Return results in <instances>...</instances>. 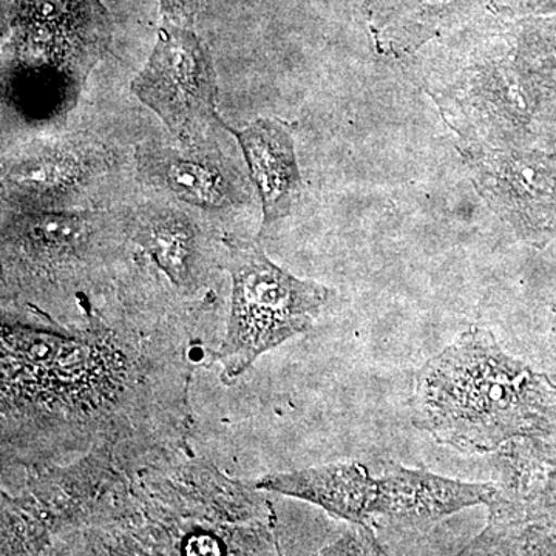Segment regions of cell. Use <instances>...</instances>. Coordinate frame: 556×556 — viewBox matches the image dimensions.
Returning a JSON list of instances; mask_svg holds the SVG:
<instances>
[{
  "label": "cell",
  "instance_id": "e0dca14e",
  "mask_svg": "<svg viewBox=\"0 0 556 556\" xmlns=\"http://www.w3.org/2000/svg\"><path fill=\"white\" fill-rule=\"evenodd\" d=\"M325 555H387L386 547L376 536L372 525H356L350 527L331 546L324 548Z\"/></svg>",
  "mask_w": 556,
  "mask_h": 556
},
{
  "label": "cell",
  "instance_id": "6da1fadb",
  "mask_svg": "<svg viewBox=\"0 0 556 556\" xmlns=\"http://www.w3.org/2000/svg\"><path fill=\"white\" fill-rule=\"evenodd\" d=\"M89 316L90 328L70 338L61 332L2 321V445L51 430L56 438L80 428V442L112 441L124 402L141 390L142 356L129 336ZM108 450V445H105Z\"/></svg>",
  "mask_w": 556,
  "mask_h": 556
},
{
  "label": "cell",
  "instance_id": "9c48e42d",
  "mask_svg": "<svg viewBox=\"0 0 556 556\" xmlns=\"http://www.w3.org/2000/svg\"><path fill=\"white\" fill-rule=\"evenodd\" d=\"M459 150L479 195L518 237L541 243L555 236V150Z\"/></svg>",
  "mask_w": 556,
  "mask_h": 556
},
{
  "label": "cell",
  "instance_id": "d6986e66",
  "mask_svg": "<svg viewBox=\"0 0 556 556\" xmlns=\"http://www.w3.org/2000/svg\"><path fill=\"white\" fill-rule=\"evenodd\" d=\"M504 9L526 17H556V0H507Z\"/></svg>",
  "mask_w": 556,
  "mask_h": 556
},
{
  "label": "cell",
  "instance_id": "3957f363",
  "mask_svg": "<svg viewBox=\"0 0 556 556\" xmlns=\"http://www.w3.org/2000/svg\"><path fill=\"white\" fill-rule=\"evenodd\" d=\"M544 388L492 332H463L419 369L413 424L460 452H496L535 430Z\"/></svg>",
  "mask_w": 556,
  "mask_h": 556
},
{
  "label": "cell",
  "instance_id": "4fadbf2b",
  "mask_svg": "<svg viewBox=\"0 0 556 556\" xmlns=\"http://www.w3.org/2000/svg\"><path fill=\"white\" fill-rule=\"evenodd\" d=\"M255 489L314 504L348 525H372L378 501V477L361 463L281 471L260 478Z\"/></svg>",
  "mask_w": 556,
  "mask_h": 556
},
{
  "label": "cell",
  "instance_id": "ffe728a7",
  "mask_svg": "<svg viewBox=\"0 0 556 556\" xmlns=\"http://www.w3.org/2000/svg\"><path fill=\"white\" fill-rule=\"evenodd\" d=\"M554 150H555V152H556V141H555Z\"/></svg>",
  "mask_w": 556,
  "mask_h": 556
},
{
  "label": "cell",
  "instance_id": "2e32d148",
  "mask_svg": "<svg viewBox=\"0 0 556 556\" xmlns=\"http://www.w3.org/2000/svg\"><path fill=\"white\" fill-rule=\"evenodd\" d=\"M511 27L519 58L556 100V17H525Z\"/></svg>",
  "mask_w": 556,
  "mask_h": 556
},
{
  "label": "cell",
  "instance_id": "8992f818",
  "mask_svg": "<svg viewBox=\"0 0 556 556\" xmlns=\"http://www.w3.org/2000/svg\"><path fill=\"white\" fill-rule=\"evenodd\" d=\"M232 280L225 338L218 348L222 379L233 383L260 356L313 327L329 289L280 268L251 241L223 239Z\"/></svg>",
  "mask_w": 556,
  "mask_h": 556
},
{
  "label": "cell",
  "instance_id": "5bb4252c",
  "mask_svg": "<svg viewBox=\"0 0 556 556\" xmlns=\"http://www.w3.org/2000/svg\"><path fill=\"white\" fill-rule=\"evenodd\" d=\"M485 0H368L376 51L402 58L477 20Z\"/></svg>",
  "mask_w": 556,
  "mask_h": 556
},
{
  "label": "cell",
  "instance_id": "9a60e30c",
  "mask_svg": "<svg viewBox=\"0 0 556 556\" xmlns=\"http://www.w3.org/2000/svg\"><path fill=\"white\" fill-rule=\"evenodd\" d=\"M225 130L239 141L258 199L263 229L291 214L302 193V179L295 159L294 139L281 121L260 118L247 129Z\"/></svg>",
  "mask_w": 556,
  "mask_h": 556
},
{
  "label": "cell",
  "instance_id": "277c9868",
  "mask_svg": "<svg viewBox=\"0 0 556 556\" xmlns=\"http://www.w3.org/2000/svg\"><path fill=\"white\" fill-rule=\"evenodd\" d=\"M112 38L101 0H11L3 16V104L28 124H65Z\"/></svg>",
  "mask_w": 556,
  "mask_h": 556
},
{
  "label": "cell",
  "instance_id": "52a82bcc",
  "mask_svg": "<svg viewBox=\"0 0 556 556\" xmlns=\"http://www.w3.org/2000/svg\"><path fill=\"white\" fill-rule=\"evenodd\" d=\"M115 150L84 131L40 135L13 146L2 159V208L80 211L118 177Z\"/></svg>",
  "mask_w": 556,
  "mask_h": 556
},
{
  "label": "cell",
  "instance_id": "8fae6325",
  "mask_svg": "<svg viewBox=\"0 0 556 556\" xmlns=\"http://www.w3.org/2000/svg\"><path fill=\"white\" fill-rule=\"evenodd\" d=\"M127 236L178 291L192 295L207 276V239L188 208L148 201L124 208Z\"/></svg>",
  "mask_w": 556,
  "mask_h": 556
},
{
  "label": "cell",
  "instance_id": "ac0fdd59",
  "mask_svg": "<svg viewBox=\"0 0 556 556\" xmlns=\"http://www.w3.org/2000/svg\"><path fill=\"white\" fill-rule=\"evenodd\" d=\"M206 0H160L164 21L188 25L195 20Z\"/></svg>",
  "mask_w": 556,
  "mask_h": 556
},
{
  "label": "cell",
  "instance_id": "5b68a950",
  "mask_svg": "<svg viewBox=\"0 0 556 556\" xmlns=\"http://www.w3.org/2000/svg\"><path fill=\"white\" fill-rule=\"evenodd\" d=\"M127 240L124 208H2L3 299L83 288Z\"/></svg>",
  "mask_w": 556,
  "mask_h": 556
},
{
  "label": "cell",
  "instance_id": "7c38bea8",
  "mask_svg": "<svg viewBox=\"0 0 556 556\" xmlns=\"http://www.w3.org/2000/svg\"><path fill=\"white\" fill-rule=\"evenodd\" d=\"M375 518L394 525L427 526L475 506H490L497 485L445 478L426 468L387 463L378 477Z\"/></svg>",
  "mask_w": 556,
  "mask_h": 556
},
{
  "label": "cell",
  "instance_id": "7a4b0ae2",
  "mask_svg": "<svg viewBox=\"0 0 556 556\" xmlns=\"http://www.w3.org/2000/svg\"><path fill=\"white\" fill-rule=\"evenodd\" d=\"M438 39L422 84L457 148L554 150L556 100L519 58L510 21L473 20Z\"/></svg>",
  "mask_w": 556,
  "mask_h": 556
},
{
  "label": "cell",
  "instance_id": "30bf717a",
  "mask_svg": "<svg viewBox=\"0 0 556 556\" xmlns=\"http://www.w3.org/2000/svg\"><path fill=\"white\" fill-rule=\"evenodd\" d=\"M139 182L207 214H226L252 200L243 170L214 137L179 146L141 142L135 152Z\"/></svg>",
  "mask_w": 556,
  "mask_h": 556
},
{
  "label": "cell",
  "instance_id": "ba28073f",
  "mask_svg": "<svg viewBox=\"0 0 556 556\" xmlns=\"http://www.w3.org/2000/svg\"><path fill=\"white\" fill-rule=\"evenodd\" d=\"M130 89L181 142H199L225 129L218 116L214 58L186 25L164 21L155 47Z\"/></svg>",
  "mask_w": 556,
  "mask_h": 556
}]
</instances>
